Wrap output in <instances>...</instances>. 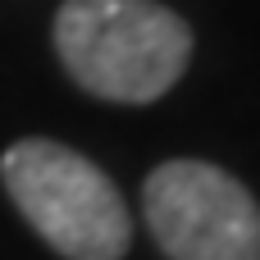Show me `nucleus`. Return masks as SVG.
<instances>
[{
    "instance_id": "1",
    "label": "nucleus",
    "mask_w": 260,
    "mask_h": 260,
    "mask_svg": "<svg viewBox=\"0 0 260 260\" xmlns=\"http://www.w3.org/2000/svg\"><path fill=\"white\" fill-rule=\"evenodd\" d=\"M55 55L82 91L110 105H151L187 73L192 27L160 0H64Z\"/></svg>"
},
{
    "instance_id": "2",
    "label": "nucleus",
    "mask_w": 260,
    "mask_h": 260,
    "mask_svg": "<svg viewBox=\"0 0 260 260\" xmlns=\"http://www.w3.org/2000/svg\"><path fill=\"white\" fill-rule=\"evenodd\" d=\"M0 178L18 215L37 229V238L64 260H123L133 242V219L101 165L82 151L23 137L0 155Z\"/></svg>"
},
{
    "instance_id": "3",
    "label": "nucleus",
    "mask_w": 260,
    "mask_h": 260,
    "mask_svg": "<svg viewBox=\"0 0 260 260\" xmlns=\"http://www.w3.org/2000/svg\"><path fill=\"white\" fill-rule=\"evenodd\" d=\"M155 247L169 260H260L256 197L210 160H165L142 187Z\"/></svg>"
}]
</instances>
